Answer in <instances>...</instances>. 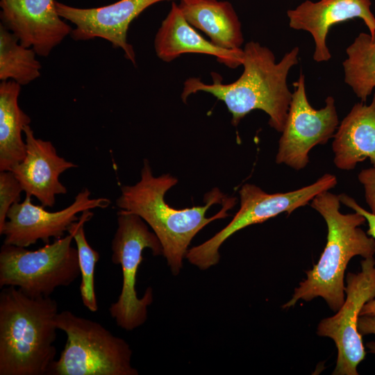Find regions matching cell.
<instances>
[{
	"mask_svg": "<svg viewBox=\"0 0 375 375\" xmlns=\"http://www.w3.org/2000/svg\"><path fill=\"white\" fill-rule=\"evenodd\" d=\"M26 156L10 171L19 181L26 195L35 197L44 207L55 205L56 196L67 190L60 181V175L74 163L60 157L50 141L36 138L30 125L24 127Z\"/></svg>",
	"mask_w": 375,
	"mask_h": 375,
	"instance_id": "15",
	"label": "cell"
},
{
	"mask_svg": "<svg viewBox=\"0 0 375 375\" xmlns=\"http://www.w3.org/2000/svg\"><path fill=\"white\" fill-rule=\"evenodd\" d=\"M177 182L169 174L155 176L144 160L140 180L122 186L116 200L120 210L138 215L152 228L174 275L180 272L194 237L212 221L228 217L227 211L236 203V198L227 197L215 188L205 194L204 206L174 208L165 202V195Z\"/></svg>",
	"mask_w": 375,
	"mask_h": 375,
	"instance_id": "1",
	"label": "cell"
},
{
	"mask_svg": "<svg viewBox=\"0 0 375 375\" xmlns=\"http://www.w3.org/2000/svg\"><path fill=\"white\" fill-rule=\"evenodd\" d=\"M242 49L244 70L236 81L224 84L214 73L211 84L190 78L184 83L181 99L185 103L190 94L197 92L211 94L226 104L233 126L251 111L261 110L269 115V126L281 133L292 96L287 78L290 69L298 63L299 49L294 47L278 62L273 52L259 42H249Z\"/></svg>",
	"mask_w": 375,
	"mask_h": 375,
	"instance_id": "2",
	"label": "cell"
},
{
	"mask_svg": "<svg viewBox=\"0 0 375 375\" xmlns=\"http://www.w3.org/2000/svg\"><path fill=\"white\" fill-rule=\"evenodd\" d=\"M157 56L170 62L184 53H202L215 56L231 68L242 65L243 49H226L206 40L187 21L178 5L173 3L154 40Z\"/></svg>",
	"mask_w": 375,
	"mask_h": 375,
	"instance_id": "16",
	"label": "cell"
},
{
	"mask_svg": "<svg viewBox=\"0 0 375 375\" xmlns=\"http://www.w3.org/2000/svg\"><path fill=\"white\" fill-rule=\"evenodd\" d=\"M58 306L13 286L0 292V375H47L55 360Z\"/></svg>",
	"mask_w": 375,
	"mask_h": 375,
	"instance_id": "3",
	"label": "cell"
},
{
	"mask_svg": "<svg viewBox=\"0 0 375 375\" xmlns=\"http://www.w3.org/2000/svg\"><path fill=\"white\" fill-rule=\"evenodd\" d=\"M56 325L67 335V342L47 375L138 374L131 365L129 344L99 322L63 310Z\"/></svg>",
	"mask_w": 375,
	"mask_h": 375,
	"instance_id": "5",
	"label": "cell"
},
{
	"mask_svg": "<svg viewBox=\"0 0 375 375\" xmlns=\"http://www.w3.org/2000/svg\"><path fill=\"white\" fill-rule=\"evenodd\" d=\"M334 163L351 170L369 158L375 167V93L370 104L356 103L342 119L333 135Z\"/></svg>",
	"mask_w": 375,
	"mask_h": 375,
	"instance_id": "17",
	"label": "cell"
},
{
	"mask_svg": "<svg viewBox=\"0 0 375 375\" xmlns=\"http://www.w3.org/2000/svg\"><path fill=\"white\" fill-rule=\"evenodd\" d=\"M310 204L326 222V244L317 263L306 272V278L282 307L288 308L299 300L308 301L319 297L337 312L345 300L344 278L348 263L356 256L373 257L375 239L360 228L366 222L362 215L340 211L338 195L324 191L315 197Z\"/></svg>",
	"mask_w": 375,
	"mask_h": 375,
	"instance_id": "4",
	"label": "cell"
},
{
	"mask_svg": "<svg viewBox=\"0 0 375 375\" xmlns=\"http://www.w3.org/2000/svg\"><path fill=\"white\" fill-rule=\"evenodd\" d=\"M32 48L23 46L18 38L0 24V80L27 85L40 76L42 65Z\"/></svg>",
	"mask_w": 375,
	"mask_h": 375,
	"instance_id": "21",
	"label": "cell"
},
{
	"mask_svg": "<svg viewBox=\"0 0 375 375\" xmlns=\"http://www.w3.org/2000/svg\"><path fill=\"white\" fill-rule=\"evenodd\" d=\"M21 85L14 81L0 84V172L9 170L26 156L24 127L31 122L18 104Z\"/></svg>",
	"mask_w": 375,
	"mask_h": 375,
	"instance_id": "19",
	"label": "cell"
},
{
	"mask_svg": "<svg viewBox=\"0 0 375 375\" xmlns=\"http://www.w3.org/2000/svg\"><path fill=\"white\" fill-rule=\"evenodd\" d=\"M358 330L362 335H375V315H361L358 322Z\"/></svg>",
	"mask_w": 375,
	"mask_h": 375,
	"instance_id": "26",
	"label": "cell"
},
{
	"mask_svg": "<svg viewBox=\"0 0 375 375\" xmlns=\"http://www.w3.org/2000/svg\"><path fill=\"white\" fill-rule=\"evenodd\" d=\"M375 315V298L366 303L362 307L361 315Z\"/></svg>",
	"mask_w": 375,
	"mask_h": 375,
	"instance_id": "27",
	"label": "cell"
},
{
	"mask_svg": "<svg viewBox=\"0 0 375 375\" xmlns=\"http://www.w3.org/2000/svg\"><path fill=\"white\" fill-rule=\"evenodd\" d=\"M336 184V177L330 174H324L309 185L283 193L269 194L253 184L245 183L239 191L240 209L231 222L209 240L188 249L185 258L199 269H206L219 262L221 245L235 233L282 212L290 215Z\"/></svg>",
	"mask_w": 375,
	"mask_h": 375,
	"instance_id": "8",
	"label": "cell"
},
{
	"mask_svg": "<svg viewBox=\"0 0 375 375\" xmlns=\"http://www.w3.org/2000/svg\"><path fill=\"white\" fill-rule=\"evenodd\" d=\"M367 347L369 349V352L375 354V342L367 343Z\"/></svg>",
	"mask_w": 375,
	"mask_h": 375,
	"instance_id": "28",
	"label": "cell"
},
{
	"mask_svg": "<svg viewBox=\"0 0 375 375\" xmlns=\"http://www.w3.org/2000/svg\"><path fill=\"white\" fill-rule=\"evenodd\" d=\"M358 178L363 185L365 200L371 212L375 215V167L362 169Z\"/></svg>",
	"mask_w": 375,
	"mask_h": 375,
	"instance_id": "24",
	"label": "cell"
},
{
	"mask_svg": "<svg viewBox=\"0 0 375 375\" xmlns=\"http://www.w3.org/2000/svg\"><path fill=\"white\" fill-rule=\"evenodd\" d=\"M294 86L276 162L300 170L307 165L310 151L333 137L339 119L333 97H326L325 106L321 109L311 106L306 95L305 76L302 73Z\"/></svg>",
	"mask_w": 375,
	"mask_h": 375,
	"instance_id": "10",
	"label": "cell"
},
{
	"mask_svg": "<svg viewBox=\"0 0 375 375\" xmlns=\"http://www.w3.org/2000/svg\"><path fill=\"white\" fill-rule=\"evenodd\" d=\"M346 53L342 62L344 81L364 103L375 88V37L359 33Z\"/></svg>",
	"mask_w": 375,
	"mask_h": 375,
	"instance_id": "20",
	"label": "cell"
},
{
	"mask_svg": "<svg viewBox=\"0 0 375 375\" xmlns=\"http://www.w3.org/2000/svg\"><path fill=\"white\" fill-rule=\"evenodd\" d=\"M187 21L202 31L215 45L226 49H241L244 42L241 23L232 4L218 0H181Z\"/></svg>",
	"mask_w": 375,
	"mask_h": 375,
	"instance_id": "18",
	"label": "cell"
},
{
	"mask_svg": "<svg viewBox=\"0 0 375 375\" xmlns=\"http://www.w3.org/2000/svg\"><path fill=\"white\" fill-rule=\"evenodd\" d=\"M163 1L119 0L97 8L73 7L55 1L59 16L76 26L71 35L74 40H88L100 38L120 48L126 59L135 64V54L127 41V31L132 21L148 7Z\"/></svg>",
	"mask_w": 375,
	"mask_h": 375,
	"instance_id": "12",
	"label": "cell"
},
{
	"mask_svg": "<svg viewBox=\"0 0 375 375\" xmlns=\"http://www.w3.org/2000/svg\"><path fill=\"white\" fill-rule=\"evenodd\" d=\"M370 0H306L287 11L289 26L311 34L315 42L313 59L326 62L331 58L326 44L331 27L354 18L362 19L369 33L375 37V16Z\"/></svg>",
	"mask_w": 375,
	"mask_h": 375,
	"instance_id": "14",
	"label": "cell"
},
{
	"mask_svg": "<svg viewBox=\"0 0 375 375\" xmlns=\"http://www.w3.org/2000/svg\"><path fill=\"white\" fill-rule=\"evenodd\" d=\"M145 249L153 256L163 255L162 244L147 223L138 215L123 210L117 212V228L112 240V262L120 265L122 287L117 300L109 307V312L117 325L132 331L147 319V308L153 302V292L148 288L142 298L135 288L137 273L143 260Z\"/></svg>",
	"mask_w": 375,
	"mask_h": 375,
	"instance_id": "7",
	"label": "cell"
},
{
	"mask_svg": "<svg viewBox=\"0 0 375 375\" xmlns=\"http://www.w3.org/2000/svg\"><path fill=\"white\" fill-rule=\"evenodd\" d=\"M358 273L349 272L345 286L346 298L336 313L322 319L317 333L332 339L338 351L333 374L358 375L357 367L366 353L358 322L364 305L375 298V259L364 258Z\"/></svg>",
	"mask_w": 375,
	"mask_h": 375,
	"instance_id": "9",
	"label": "cell"
},
{
	"mask_svg": "<svg viewBox=\"0 0 375 375\" xmlns=\"http://www.w3.org/2000/svg\"><path fill=\"white\" fill-rule=\"evenodd\" d=\"M22 192L23 189L11 171L0 172V231L6 222L10 207L19 202Z\"/></svg>",
	"mask_w": 375,
	"mask_h": 375,
	"instance_id": "23",
	"label": "cell"
},
{
	"mask_svg": "<svg viewBox=\"0 0 375 375\" xmlns=\"http://www.w3.org/2000/svg\"><path fill=\"white\" fill-rule=\"evenodd\" d=\"M55 0H0L2 24L24 47L48 56L72 28L58 14Z\"/></svg>",
	"mask_w": 375,
	"mask_h": 375,
	"instance_id": "13",
	"label": "cell"
},
{
	"mask_svg": "<svg viewBox=\"0 0 375 375\" xmlns=\"http://www.w3.org/2000/svg\"><path fill=\"white\" fill-rule=\"evenodd\" d=\"M90 191L84 188L69 206L49 212L45 207L32 203V197L26 195L22 202L13 204L7 213L6 222L0 231L3 243L28 247L38 240L46 244L50 238L58 239L68 231L71 224L79 219L77 215L94 208H106L110 204L107 198H90Z\"/></svg>",
	"mask_w": 375,
	"mask_h": 375,
	"instance_id": "11",
	"label": "cell"
},
{
	"mask_svg": "<svg viewBox=\"0 0 375 375\" xmlns=\"http://www.w3.org/2000/svg\"><path fill=\"white\" fill-rule=\"evenodd\" d=\"M69 233L34 250L3 244L0 249V288L13 286L33 297H51L59 287L74 282L81 272L77 249Z\"/></svg>",
	"mask_w": 375,
	"mask_h": 375,
	"instance_id": "6",
	"label": "cell"
},
{
	"mask_svg": "<svg viewBox=\"0 0 375 375\" xmlns=\"http://www.w3.org/2000/svg\"><path fill=\"white\" fill-rule=\"evenodd\" d=\"M338 196L340 203L352 208L355 212L360 213L365 218L369 228L367 233L375 239V215L362 208L353 198L350 197L349 196L345 194H341Z\"/></svg>",
	"mask_w": 375,
	"mask_h": 375,
	"instance_id": "25",
	"label": "cell"
},
{
	"mask_svg": "<svg viewBox=\"0 0 375 375\" xmlns=\"http://www.w3.org/2000/svg\"><path fill=\"white\" fill-rule=\"evenodd\" d=\"M93 215L90 210L81 212L79 219L68 229L75 240L81 272L80 294L83 304L90 311L95 312L99 306L94 288V269L99 260V253L88 243L85 235L84 224Z\"/></svg>",
	"mask_w": 375,
	"mask_h": 375,
	"instance_id": "22",
	"label": "cell"
}]
</instances>
